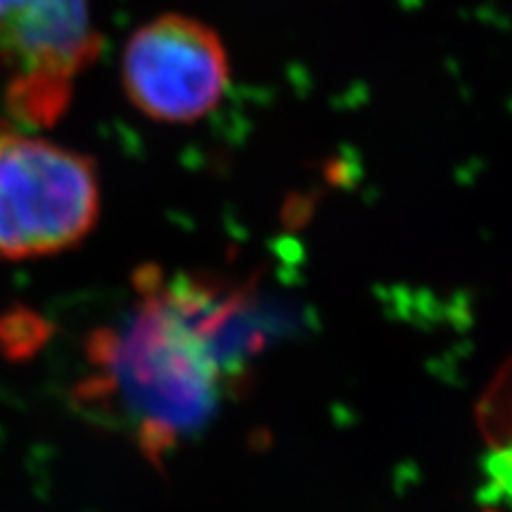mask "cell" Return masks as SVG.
Returning a JSON list of instances; mask_svg holds the SVG:
<instances>
[{
	"mask_svg": "<svg viewBox=\"0 0 512 512\" xmlns=\"http://www.w3.org/2000/svg\"><path fill=\"white\" fill-rule=\"evenodd\" d=\"M94 393H105L160 457L214 419L224 389L256 357L250 299L192 278L150 276L124 325L96 335Z\"/></svg>",
	"mask_w": 512,
	"mask_h": 512,
	"instance_id": "cell-1",
	"label": "cell"
},
{
	"mask_svg": "<svg viewBox=\"0 0 512 512\" xmlns=\"http://www.w3.org/2000/svg\"><path fill=\"white\" fill-rule=\"evenodd\" d=\"M99 214L101 182L92 158L0 124V259L71 250Z\"/></svg>",
	"mask_w": 512,
	"mask_h": 512,
	"instance_id": "cell-2",
	"label": "cell"
},
{
	"mask_svg": "<svg viewBox=\"0 0 512 512\" xmlns=\"http://www.w3.org/2000/svg\"><path fill=\"white\" fill-rule=\"evenodd\" d=\"M124 92L143 116L192 124L210 116L231 82L229 54L218 32L188 15H160L128 39Z\"/></svg>",
	"mask_w": 512,
	"mask_h": 512,
	"instance_id": "cell-3",
	"label": "cell"
},
{
	"mask_svg": "<svg viewBox=\"0 0 512 512\" xmlns=\"http://www.w3.org/2000/svg\"><path fill=\"white\" fill-rule=\"evenodd\" d=\"M96 43L90 0H0V62L15 73L13 99L24 116L58 114Z\"/></svg>",
	"mask_w": 512,
	"mask_h": 512,
	"instance_id": "cell-4",
	"label": "cell"
},
{
	"mask_svg": "<svg viewBox=\"0 0 512 512\" xmlns=\"http://www.w3.org/2000/svg\"><path fill=\"white\" fill-rule=\"evenodd\" d=\"M478 425L493 448H512V359L480 399Z\"/></svg>",
	"mask_w": 512,
	"mask_h": 512,
	"instance_id": "cell-5",
	"label": "cell"
}]
</instances>
